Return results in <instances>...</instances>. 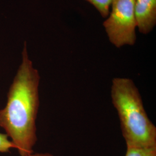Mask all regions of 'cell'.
Segmentation results:
<instances>
[{
  "label": "cell",
  "instance_id": "1",
  "mask_svg": "<svg viewBox=\"0 0 156 156\" xmlns=\"http://www.w3.org/2000/svg\"><path fill=\"white\" fill-rule=\"evenodd\" d=\"M39 82V72L33 67L24 42L22 62L9 87L6 105L0 110V127L21 156L33 153L37 141Z\"/></svg>",
  "mask_w": 156,
  "mask_h": 156
},
{
  "label": "cell",
  "instance_id": "2",
  "mask_svg": "<svg viewBox=\"0 0 156 156\" xmlns=\"http://www.w3.org/2000/svg\"><path fill=\"white\" fill-rule=\"evenodd\" d=\"M112 103L117 111L127 147H156V127L145 111L141 95L132 79L112 81Z\"/></svg>",
  "mask_w": 156,
  "mask_h": 156
},
{
  "label": "cell",
  "instance_id": "3",
  "mask_svg": "<svg viewBox=\"0 0 156 156\" xmlns=\"http://www.w3.org/2000/svg\"><path fill=\"white\" fill-rule=\"evenodd\" d=\"M135 0H113L111 13L103 23L110 42L116 48L133 46L136 41Z\"/></svg>",
  "mask_w": 156,
  "mask_h": 156
},
{
  "label": "cell",
  "instance_id": "4",
  "mask_svg": "<svg viewBox=\"0 0 156 156\" xmlns=\"http://www.w3.org/2000/svg\"><path fill=\"white\" fill-rule=\"evenodd\" d=\"M135 16L140 33H150L156 24V0H135Z\"/></svg>",
  "mask_w": 156,
  "mask_h": 156
},
{
  "label": "cell",
  "instance_id": "5",
  "mask_svg": "<svg viewBox=\"0 0 156 156\" xmlns=\"http://www.w3.org/2000/svg\"><path fill=\"white\" fill-rule=\"evenodd\" d=\"M89 2L99 12L104 18H106L110 13V8L113 0H85Z\"/></svg>",
  "mask_w": 156,
  "mask_h": 156
},
{
  "label": "cell",
  "instance_id": "6",
  "mask_svg": "<svg viewBox=\"0 0 156 156\" xmlns=\"http://www.w3.org/2000/svg\"><path fill=\"white\" fill-rule=\"evenodd\" d=\"M125 156H156V147H127Z\"/></svg>",
  "mask_w": 156,
  "mask_h": 156
},
{
  "label": "cell",
  "instance_id": "7",
  "mask_svg": "<svg viewBox=\"0 0 156 156\" xmlns=\"http://www.w3.org/2000/svg\"><path fill=\"white\" fill-rule=\"evenodd\" d=\"M13 148L15 149V146L9 140L8 136L6 134L0 133V153H9Z\"/></svg>",
  "mask_w": 156,
  "mask_h": 156
},
{
  "label": "cell",
  "instance_id": "8",
  "mask_svg": "<svg viewBox=\"0 0 156 156\" xmlns=\"http://www.w3.org/2000/svg\"><path fill=\"white\" fill-rule=\"evenodd\" d=\"M26 156H54L53 154L49 153H32Z\"/></svg>",
  "mask_w": 156,
  "mask_h": 156
}]
</instances>
